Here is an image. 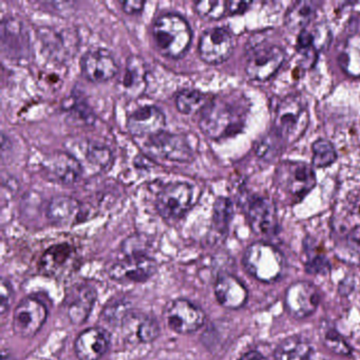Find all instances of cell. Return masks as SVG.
<instances>
[{
    "mask_svg": "<svg viewBox=\"0 0 360 360\" xmlns=\"http://www.w3.org/2000/svg\"><path fill=\"white\" fill-rule=\"evenodd\" d=\"M250 104L241 94L214 96L201 111V131L212 140H223L240 134L246 123Z\"/></svg>",
    "mask_w": 360,
    "mask_h": 360,
    "instance_id": "cell-1",
    "label": "cell"
},
{
    "mask_svg": "<svg viewBox=\"0 0 360 360\" xmlns=\"http://www.w3.org/2000/svg\"><path fill=\"white\" fill-rule=\"evenodd\" d=\"M151 33L159 53L172 60L183 58L193 39L188 22L180 14L172 12L155 18Z\"/></svg>",
    "mask_w": 360,
    "mask_h": 360,
    "instance_id": "cell-2",
    "label": "cell"
},
{
    "mask_svg": "<svg viewBox=\"0 0 360 360\" xmlns=\"http://www.w3.org/2000/svg\"><path fill=\"white\" fill-rule=\"evenodd\" d=\"M276 191L279 199L295 204L303 199L315 187L316 174L304 162L283 161L275 172Z\"/></svg>",
    "mask_w": 360,
    "mask_h": 360,
    "instance_id": "cell-3",
    "label": "cell"
},
{
    "mask_svg": "<svg viewBox=\"0 0 360 360\" xmlns=\"http://www.w3.org/2000/svg\"><path fill=\"white\" fill-rule=\"evenodd\" d=\"M309 122L305 101L299 94H290L276 108L273 131L283 144H294L304 134Z\"/></svg>",
    "mask_w": 360,
    "mask_h": 360,
    "instance_id": "cell-4",
    "label": "cell"
},
{
    "mask_svg": "<svg viewBox=\"0 0 360 360\" xmlns=\"http://www.w3.org/2000/svg\"><path fill=\"white\" fill-rule=\"evenodd\" d=\"M248 274L259 281L271 283L281 277L285 267L283 255L265 242H255L248 246L243 257Z\"/></svg>",
    "mask_w": 360,
    "mask_h": 360,
    "instance_id": "cell-5",
    "label": "cell"
},
{
    "mask_svg": "<svg viewBox=\"0 0 360 360\" xmlns=\"http://www.w3.org/2000/svg\"><path fill=\"white\" fill-rule=\"evenodd\" d=\"M195 186L189 183H168L158 193L155 207L164 220L176 222L184 218L195 206Z\"/></svg>",
    "mask_w": 360,
    "mask_h": 360,
    "instance_id": "cell-6",
    "label": "cell"
},
{
    "mask_svg": "<svg viewBox=\"0 0 360 360\" xmlns=\"http://www.w3.org/2000/svg\"><path fill=\"white\" fill-rule=\"evenodd\" d=\"M145 151L148 157L165 161L191 163L195 160V150L186 136L167 131L148 138L145 143Z\"/></svg>",
    "mask_w": 360,
    "mask_h": 360,
    "instance_id": "cell-7",
    "label": "cell"
},
{
    "mask_svg": "<svg viewBox=\"0 0 360 360\" xmlns=\"http://www.w3.org/2000/svg\"><path fill=\"white\" fill-rule=\"evenodd\" d=\"M65 146L81 163L85 174H98L108 172L112 167L115 155L109 147L88 140H69Z\"/></svg>",
    "mask_w": 360,
    "mask_h": 360,
    "instance_id": "cell-8",
    "label": "cell"
},
{
    "mask_svg": "<svg viewBox=\"0 0 360 360\" xmlns=\"http://www.w3.org/2000/svg\"><path fill=\"white\" fill-rule=\"evenodd\" d=\"M205 313L188 299H174L164 309V320L172 332L193 334L203 326Z\"/></svg>",
    "mask_w": 360,
    "mask_h": 360,
    "instance_id": "cell-9",
    "label": "cell"
},
{
    "mask_svg": "<svg viewBox=\"0 0 360 360\" xmlns=\"http://www.w3.org/2000/svg\"><path fill=\"white\" fill-rule=\"evenodd\" d=\"M233 33L226 28L217 27L202 33L199 41V56L208 65H219L229 60L235 49Z\"/></svg>",
    "mask_w": 360,
    "mask_h": 360,
    "instance_id": "cell-10",
    "label": "cell"
},
{
    "mask_svg": "<svg viewBox=\"0 0 360 360\" xmlns=\"http://www.w3.org/2000/svg\"><path fill=\"white\" fill-rule=\"evenodd\" d=\"M48 309L45 303L35 297L22 299L13 314V330L22 338H32L45 324Z\"/></svg>",
    "mask_w": 360,
    "mask_h": 360,
    "instance_id": "cell-11",
    "label": "cell"
},
{
    "mask_svg": "<svg viewBox=\"0 0 360 360\" xmlns=\"http://www.w3.org/2000/svg\"><path fill=\"white\" fill-rule=\"evenodd\" d=\"M44 176L53 183L71 186L84 176L81 163L71 153L54 151L41 161Z\"/></svg>",
    "mask_w": 360,
    "mask_h": 360,
    "instance_id": "cell-12",
    "label": "cell"
},
{
    "mask_svg": "<svg viewBox=\"0 0 360 360\" xmlns=\"http://www.w3.org/2000/svg\"><path fill=\"white\" fill-rule=\"evenodd\" d=\"M284 60L285 52L280 46L255 47L246 60V75L252 81H267L278 72Z\"/></svg>",
    "mask_w": 360,
    "mask_h": 360,
    "instance_id": "cell-13",
    "label": "cell"
},
{
    "mask_svg": "<svg viewBox=\"0 0 360 360\" xmlns=\"http://www.w3.org/2000/svg\"><path fill=\"white\" fill-rule=\"evenodd\" d=\"M158 263L149 255L125 256L109 269V277L120 283H143L157 273Z\"/></svg>",
    "mask_w": 360,
    "mask_h": 360,
    "instance_id": "cell-14",
    "label": "cell"
},
{
    "mask_svg": "<svg viewBox=\"0 0 360 360\" xmlns=\"http://www.w3.org/2000/svg\"><path fill=\"white\" fill-rule=\"evenodd\" d=\"M48 220L60 227L75 226L84 222L89 214L85 204L70 195H54L46 210Z\"/></svg>",
    "mask_w": 360,
    "mask_h": 360,
    "instance_id": "cell-15",
    "label": "cell"
},
{
    "mask_svg": "<svg viewBox=\"0 0 360 360\" xmlns=\"http://www.w3.org/2000/svg\"><path fill=\"white\" fill-rule=\"evenodd\" d=\"M82 75L94 84L106 83L119 71L117 60L109 50L104 48L90 49L81 60Z\"/></svg>",
    "mask_w": 360,
    "mask_h": 360,
    "instance_id": "cell-16",
    "label": "cell"
},
{
    "mask_svg": "<svg viewBox=\"0 0 360 360\" xmlns=\"http://www.w3.org/2000/svg\"><path fill=\"white\" fill-rule=\"evenodd\" d=\"M245 212L252 231L257 235L271 236L278 226L275 202L264 195H254L246 201Z\"/></svg>",
    "mask_w": 360,
    "mask_h": 360,
    "instance_id": "cell-17",
    "label": "cell"
},
{
    "mask_svg": "<svg viewBox=\"0 0 360 360\" xmlns=\"http://www.w3.org/2000/svg\"><path fill=\"white\" fill-rule=\"evenodd\" d=\"M98 294L94 286L90 283H77L67 292L65 297V307L71 323L81 326L87 321L94 309Z\"/></svg>",
    "mask_w": 360,
    "mask_h": 360,
    "instance_id": "cell-18",
    "label": "cell"
},
{
    "mask_svg": "<svg viewBox=\"0 0 360 360\" xmlns=\"http://www.w3.org/2000/svg\"><path fill=\"white\" fill-rule=\"evenodd\" d=\"M319 301V292L309 282H295L286 290L285 307L292 317H309L317 309Z\"/></svg>",
    "mask_w": 360,
    "mask_h": 360,
    "instance_id": "cell-19",
    "label": "cell"
},
{
    "mask_svg": "<svg viewBox=\"0 0 360 360\" xmlns=\"http://www.w3.org/2000/svg\"><path fill=\"white\" fill-rule=\"evenodd\" d=\"M166 125V117L163 110L153 105H146L136 109L128 117L127 130L136 138L155 136L164 131Z\"/></svg>",
    "mask_w": 360,
    "mask_h": 360,
    "instance_id": "cell-20",
    "label": "cell"
},
{
    "mask_svg": "<svg viewBox=\"0 0 360 360\" xmlns=\"http://www.w3.org/2000/svg\"><path fill=\"white\" fill-rule=\"evenodd\" d=\"M121 326L124 336L130 343H151L161 334L158 320L140 311H128Z\"/></svg>",
    "mask_w": 360,
    "mask_h": 360,
    "instance_id": "cell-21",
    "label": "cell"
},
{
    "mask_svg": "<svg viewBox=\"0 0 360 360\" xmlns=\"http://www.w3.org/2000/svg\"><path fill=\"white\" fill-rule=\"evenodd\" d=\"M77 262V250L69 243L50 246L39 262V271L49 277H62L70 271Z\"/></svg>",
    "mask_w": 360,
    "mask_h": 360,
    "instance_id": "cell-22",
    "label": "cell"
},
{
    "mask_svg": "<svg viewBox=\"0 0 360 360\" xmlns=\"http://www.w3.org/2000/svg\"><path fill=\"white\" fill-rule=\"evenodd\" d=\"M110 335L104 328H89L75 339V352L79 360H100L110 347Z\"/></svg>",
    "mask_w": 360,
    "mask_h": 360,
    "instance_id": "cell-23",
    "label": "cell"
},
{
    "mask_svg": "<svg viewBox=\"0 0 360 360\" xmlns=\"http://www.w3.org/2000/svg\"><path fill=\"white\" fill-rule=\"evenodd\" d=\"M1 45L8 58H25L30 43L24 24L16 18H7L1 24Z\"/></svg>",
    "mask_w": 360,
    "mask_h": 360,
    "instance_id": "cell-24",
    "label": "cell"
},
{
    "mask_svg": "<svg viewBox=\"0 0 360 360\" xmlns=\"http://www.w3.org/2000/svg\"><path fill=\"white\" fill-rule=\"evenodd\" d=\"M148 69L139 56H130L126 62L121 88L128 100H136L146 91Z\"/></svg>",
    "mask_w": 360,
    "mask_h": 360,
    "instance_id": "cell-25",
    "label": "cell"
},
{
    "mask_svg": "<svg viewBox=\"0 0 360 360\" xmlns=\"http://www.w3.org/2000/svg\"><path fill=\"white\" fill-rule=\"evenodd\" d=\"M217 300L225 309H241L248 301V292L245 286L235 276L222 274L214 283Z\"/></svg>",
    "mask_w": 360,
    "mask_h": 360,
    "instance_id": "cell-26",
    "label": "cell"
},
{
    "mask_svg": "<svg viewBox=\"0 0 360 360\" xmlns=\"http://www.w3.org/2000/svg\"><path fill=\"white\" fill-rule=\"evenodd\" d=\"M72 35L69 32H58L53 29H43L41 37L44 51L48 56L63 62L67 60L69 56H72V52L75 51L77 44H67L72 39Z\"/></svg>",
    "mask_w": 360,
    "mask_h": 360,
    "instance_id": "cell-27",
    "label": "cell"
},
{
    "mask_svg": "<svg viewBox=\"0 0 360 360\" xmlns=\"http://www.w3.org/2000/svg\"><path fill=\"white\" fill-rule=\"evenodd\" d=\"M311 345L302 337L290 336L282 340L274 352L275 360H309Z\"/></svg>",
    "mask_w": 360,
    "mask_h": 360,
    "instance_id": "cell-28",
    "label": "cell"
},
{
    "mask_svg": "<svg viewBox=\"0 0 360 360\" xmlns=\"http://www.w3.org/2000/svg\"><path fill=\"white\" fill-rule=\"evenodd\" d=\"M339 65L349 77H360V34L351 35L339 53Z\"/></svg>",
    "mask_w": 360,
    "mask_h": 360,
    "instance_id": "cell-29",
    "label": "cell"
},
{
    "mask_svg": "<svg viewBox=\"0 0 360 360\" xmlns=\"http://www.w3.org/2000/svg\"><path fill=\"white\" fill-rule=\"evenodd\" d=\"M317 12V4L309 0L297 1L286 12L285 24L290 30L302 31L311 22Z\"/></svg>",
    "mask_w": 360,
    "mask_h": 360,
    "instance_id": "cell-30",
    "label": "cell"
},
{
    "mask_svg": "<svg viewBox=\"0 0 360 360\" xmlns=\"http://www.w3.org/2000/svg\"><path fill=\"white\" fill-rule=\"evenodd\" d=\"M208 102L205 94L197 89H183L176 96V109L184 115L201 112Z\"/></svg>",
    "mask_w": 360,
    "mask_h": 360,
    "instance_id": "cell-31",
    "label": "cell"
},
{
    "mask_svg": "<svg viewBox=\"0 0 360 360\" xmlns=\"http://www.w3.org/2000/svg\"><path fill=\"white\" fill-rule=\"evenodd\" d=\"M233 214V202L229 198L220 197L214 201L212 210V229L218 235H226Z\"/></svg>",
    "mask_w": 360,
    "mask_h": 360,
    "instance_id": "cell-32",
    "label": "cell"
},
{
    "mask_svg": "<svg viewBox=\"0 0 360 360\" xmlns=\"http://www.w3.org/2000/svg\"><path fill=\"white\" fill-rule=\"evenodd\" d=\"M193 10L204 20H218L229 13V3L222 0H203L195 3Z\"/></svg>",
    "mask_w": 360,
    "mask_h": 360,
    "instance_id": "cell-33",
    "label": "cell"
},
{
    "mask_svg": "<svg viewBox=\"0 0 360 360\" xmlns=\"http://www.w3.org/2000/svg\"><path fill=\"white\" fill-rule=\"evenodd\" d=\"M337 159L336 149L330 141L319 139L313 144V164L315 167L323 168L332 165Z\"/></svg>",
    "mask_w": 360,
    "mask_h": 360,
    "instance_id": "cell-34",
    "label": "cell"
},
{
    "mask_svg": "<svg viewBox=\"0 0 360 360\" xmlns=\"http://www.w3.org/2000/svg\"><path fill=\"white\" fill-rule=\"evenodd\" d=\"M283 142L278 138L275 132L271 131L256 144V153L262 159L271 160L279 153Z\"/></svg>",
    "mask_w": 360,
    "mask_h": 360,
    "instance_id": "cell-35",
    "label": "cell"
},
{
    "mask_svg": "<svg viewBox=\"0 0 360 360\" xmlns=\"http://www.w3.org/2000/svg\"><path fill=\"white\" fill-rule=\"evenodd\" d=\"M148 240L143 235H134L126 239L122 244V252L125 256H138L147 254Z\"/></svg>",
    "mask_w": 360,
    "mask_h": 360,
    "instance_id": "cell-36",
    "label": "cell"
},
{
    "mask_svg": "<svg viewBox=\"0 0 360 360\" xmlns=\"http://www.w3.org/2000/svg\"><path fill=\"white\" fill-rule=\"evenodd\" d=\"M324 345L339 355H349L351 349L335 330H328L324 334Z\"/></svg>",
    "mask_w": 360,
    "mask_h": 360,
    "instance_id": "cell-37",
    "label": "cell"
},
{
    "mask_svg": "<svg viewBox=\"0 0 360 360\" xmlns=\"http://www.w3.org/2000/svg\"><path fill=\"white\" fill-rule=\"evenodd\" d=\"M70 111L72 117H77V120L85 124V125H92L96 121L94 112L91 109L87 106L86 103L79 102V101H73V104L67 108Z\"/></svg>",
    "mask_w": 360,
    "mask_h": 360,
    "instance_id": "cell-38",
    "label": "cell"
},
{
    "mask_svg": "<svg viewBox=\"0 0 360 360\" xmlns=\"http://www.w3.org/2000/svg\"><path fill=\"white\" fill-rule=\"evenodd\" d=\"M12 298H13V288L9 281L3 279V282H1V304H0L3 315H5L6 311L10 309Z\"/></svg>",
    "mask_w": 360,
    "mask_h": 360,
    "instance_id": "cell-39",
    "label": "cell"
},
{
    "mask_svg": "<svg viewBox=\"0 0 360 360\" xmlns=\"http://www.w3.org/2000/svg\"><path fill=\"white\" fill-rule=\"evenodd\" d=\"M122 10L125 12L128 15H136L141 13L144 10L146 4L144 1H138V0H126V1H121Z\"/></svg>",
    "mask_w": 360,
    "mask_h": 360,
    "instance_id": "cell-40",
    "label": "cell"
},
{
    "mask_svg": "<svg viewBox=\"0 0 360 360\" xmlns=\"http://www.w3.org/2000/svg\"><path fill=\"white\" fill-rule=\"evenodd\" d=\"M326 267H328V263L323 257H314L307 263V269L309 273H322L326 271Z\"/></svg>",
    "mask_w": 360,
    "mask_h": 360,
    "instance_id": "cell-41",
    "label": "cell"
},
{
    "mask_svg": "<svg viewBox=\"0 0 360 360\" xmlns=\"http://www.w3.org/2000/svg\"><path fill=\"white\" fill-rule=\"evenodd\" d=\"M347 243L356 252H360V226L354 227L347 235Z\"/></svg>",
    "mask_w": 360,
    "mask_h": 360,
    "instance_id": "cell-42",
    "label": "cell"
},
{
    "mask_svg": "<svg viewBox=\"0 0 360 360\" xmlns=\"http://www.w3.org/2000/svg\"><path fill=\"white\" fill-rule=\"evenodd\" d=\"M250 5H252V4L246 3V1H229V13H244Z\"/></svg>",
    "mask_w": 360,
    "mask_h": 360,
    "instance_id": "cell-43",
    "label": "cell"
},
{
    "mask_svg": "<svg viewBox=\"0 0 360 360\" xmlns=\"http://www.w3.org/2000/svg\"><path fill=\"white\" fill-rule=\"evenodd\" d=\"M134 165L140 169H149L153 167V162H151L150 157L147 155H139L134 159Z\"/></svg>",
    "mask_w": 360,
    "mask_h": 360,
    "instance_id": "cell-44",
    "label": "cell"
},
{
    "mask_svg": "<svg viewBox=\"0 0 360 360\" xmlns=\"http://www.w3.org/2000/svg\"><path fill=\"white\" fill-rule=\"evenodd\" d=\"M238 360H266V358L258 351H250L243 354Z\"/></svg>",
    "mask_w": 360,
    "mask_h": 360,
    "instance_id": "cell-45",
    "label": "cell"
},
{
    "mask_svg": "<svg viewBox=\"0 0 360 360\" xmlns=\"http://www.w3.org/2000/svg\"><path fill=\"white\" fill-rule=\"evenodd\" d=\"M356 210H357L358 214L360 216V202H358L357 208H356Z\"/></svg>",
    "mask_w": 360,
    "mask_h": 360,
    "instance_id": "cell-46",
    "label": "cell"
}]
</instances>
